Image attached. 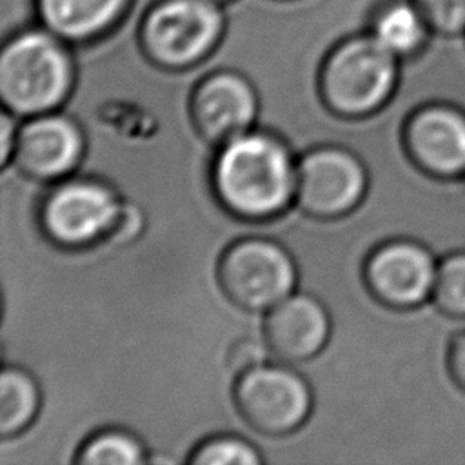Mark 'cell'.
<instances>
[{
  "mask_svg": "<svg viewBox=\"0 0 465 465\" xmlns=\"http://www.w3.org/2000/svg\"><path fill=\"white\" fill-rule=\"evenodd\" d=\"M396 76V54L374 35H360L329 53L320 71V93L332 113L360 118L389 100Z\"/></svg>",
  "mask_w": 465,
  "mask_h": 465,
  "instance_id": "3957f363",
  "label": "cell"
},
{
  "mask_svg": "<svg viewBox=\"0 0 465 465\" xmlns=\"http://www.w3.org/2000/svg\"><path fill=\"white\" fill-rule=\"evenodd\" d=\"M296 167L298 162L282 138L249 129L218 145L211 180L220 203L232 214L265 220L294 202Z\"/></svg>",
  "mask_w": 465,
  "mask_h": 465,
  "instance_id": "6da1fadb",
  "label": "cell"
},
{
  "mask_svg": "<svg viewBox=\"0 0 465 465\" xmlns=\"http://www.w3.org/2000/svg\"><path fill=\"white\" fill-rule=\"evenodd\" d=\"M450 367L456 380L465 389V334L460 336L450 351Z\"/></svg>",
  "mask_w": 465,
  "mask_h": 465,
  "instance_id": "cb8c5ba5",
  "label": "cell"
},
{
  "mask_svg": "<svg viewBox=\"0 0 465 465\" xmlns=\"http://www.w3.org/2000/svg\"><path fill=\"white\" fill-rule=\"evenodd\" d=\"M269 352V347L265 340H256L252 336H242L232 341V345L225 352V363L227 367L238 376L260 363L265 361V354Z\"/></svg>",
  "mask_w": 465,
  "mask_h": 465,
  "instance_id": "44dd1931",
  "label": "cell"
},
{
  "mask_svg": "<svg viewBox=\"0 0 465 465\" xmlns=\"http://www.w3.org/2000/svg\"><path fill=\"white\" fill-rule=\"evenodd\" d=\"M420 13L441 31L465 27V0H418Z\"/></svg>",
  "mask_w": 465,
  "mask_h": 465,
  "instance_id": "ffe728a7",
  "label": "cell"
},
{
  "mask_svg": "<svg viewBox=\"0 0 465 465\" xmlns=\"http://www.w3.org/2000/svg\"><path fill=\"white\" fill-rule=\"evenodd\" d=\"M142 225V214L138 209L122 203L120 214L116 218V223L109 234V238L113 240H129L133 234H136L140 231Z\"/></svg>",
  "mask_w": 465,
  "mask_h": 465,
  "instance_id": "7402d4cb",
  "label": "cell"
},
{
  "mask_svg": "<svg viewBox=\"0 0 465 465\" xmlns=\"http://www.w3.org/2000/svg\"><path fill=\"white\" fill-rule=\"evenodd\" d=\"M16 129L18 127H15V114H11L9 111L4 109V113L0 116V162H2V165H5L13 156Z\"/></svg>",
  "mask_w": 465,
  "mask_h": 465,
  "instance_id": "603a6c76",
  "label": "cell"
},
{
  "mask_svg": "<svg viewBox=\"0 0 465 465\" xmlns=\"http://www.w3.org/2000/svg\"><path fill=\"white\" fill-rule=\"evenodd\" d=\"M223 13L211 0H160L145 15L140 42L149 60L165 69L202 62L223 35Z\"/></svg>",
  "mask_w": 465,
  "mask_h": 465,
  "instance_id": "277c9868",
  "label": "cell"
},
{
  "mask_svg": "<svg viewBox=\"0 0 465 465\" xmlns=\"http://www.w3.org/2000/svg\"><path fill=\"white\" fill-rule=\"evenodd\" d=\"M367 191V171L349 149L322 145L307 151L296 167L294 203L320 220L352 213Z\"/></svg>",
  "mask_w": 465,
  "mask_h": 465,
  "instance_id": "ba28073f",
  "label": "cell"
},
{
  "mask_svg": "<svg viewBox=\"0 0 465 465\" xmlns=\"http://www.w3.org/2000/svg\"><path fill=\"white\" fill-rule=\"evenodd\" d=\"M405 145L412 160L432 174L465 173V114L445 105L416 111L405 127Z\"/></svg>",
  "mask_w": 465,
  "mask_h": 465,
  "instance_id": "4fadbf2b",
  "label": "cell"
},
{
  "mask_svg": "<svg viewBox=\"0 0 465 465\" xmlns=\"http://www.w3.org/2000/svg\"><path fill=\"white\" fill-rule=\"evenodd\" d=\"M298 282L291 252L269 238H243L223 251L218 283L238 307L252 312L272 309L294 292Z\"/></svg>",
  "mask_w": 465,
  "mask_h": 465,
  "instance_id": "5b68a950",
  "label": "cell"
},
{
  "mask_svg": "<svg viewBox=\"0 0 465 465\" xmlns=\"http://www.w3.org/2000/svg\"><path fill=\"white\" fill-rule=\"evenodd\" d=\"M258 107V94L245 76L218 71L194 87L189 100V116L198 134L218 147L252 129Z\"/></svg>",
  "mask_w": 465,
  "mask_h": 465,
  "instance_id": "30bf717a",
  "label": "cell"
},
{
  "mask_svg": "<svg viewBox=\"0 0 465 465\" xmlns=\"http://www.w3.org/2000/svg\"><path fill=\"white\" fill-rule=\"evenodd\" d=\"M211 2H216V4H222V2H227V0H211Z\"/></svg>",
  "mask_w": 465,
  "mask_h": 465,
  "instance_id": "d4e9b609",
  "label": "cell"
},
{
  "mask_svg": "<svg viewBox=\"0 0 465 465\" xmlns=\"http://www.w3.org/2000/svg\"><path fill=\"white\" fill-rule=\"evenodd\" d=\"M232 396L242 418L267 436L294 432L312 409L307 380L283 363L263 361L238 374Z\"/></svg>",
  "mask_w": 465,
  "mask_h": 465,
  "instance_id": "8992f818",
  "label": "cell"
},
{
  "mask_svg": "<svg viewBox=\"0 0 465 465\" xmlns=\"http://www.w3.org/2000/svg\"><path fill=\"white\" fill-rule=\"evenodd\" d=\"M434 298L450 314H465V254H452L438 265Z\"/></svg>",
  "mask_w": 465,
  "mask_h": 465,
  "instance_id": "d6986e66",
  "label": "cell"
},
{
  "mask_svg": "<svg viewBox=\"0 0 465 465\" xmlns=\"http://www.w3.org/2000/svg\"><path fill=\"white\" fill-rule=\"evenodd\" d=\"M372 35L396 56L409 54L423 42V15L409 4H392L378 13Z\"/></svg>",
  "mask_w": 465,
  "mask_h": 465,
  "instance_id": "2e32d148",
  "label": "cell"
},
{
  "mask_svg": "<svg viewBox=\"0 0 465 465\" xmlns=\"http://www.w3.org/2000/svg\"><path fill=\"white\" fill-rule=\"evenodd\" d=\"M69 42L44 29L13 35L0 53V96L15 116L56 111L74 85V62Z\"/></svg>",
  "mask_w": 465,
  "mask_h": 465,
  "instance_id": "7a4b0ae2",
  "label": "cell"
},
{
  "mask_svg": "<svg viewBox=\"0 0 465 465\" xmlns=\"http://www.w3.org/2000/svg\"><path fill=\"white\" fill-rule=\"evenodd\" d=\"M331 316L325 305L305 292H292L267 311L263 340L283 363L314 358L329 341Z\"/></svg>",
  "mask_w": 465,
  "mask_h": 465,
  "instance_id": "7c38bea8",
  "label": "cell"
},
{
  "mask_svg": "<svg viewBox=\"0 0 465 465\" xmlns=\"http://www.w3.org/2000/svg\"><path fill=\"white\" fill-rule=\"evenodd\" d=\"M147 461L142 441L125 430H102L93 434L78 449L80 465H140Z\"/></svg>",
  "mask_w": 465,
  "mask_h": 465,
  "instance_id": "e0dca14e",
  "label": "cell"
},
{
  "mask_svg": "<svg viewBox=\"0 0 465 465\" xmlns=\"http://www.w3.org/2000/svg\"><path fill=\"white\" fill-rule=\"evenodd\" d=\"M438 265L432 254L412 242H391L365 262L369 289L387 305L412 307L421 303L436 283Z\"/></svg>",
  "mask_w": 465,
  "mask_h": 465,
  "instance_id": "8fae6325",
  "label": "cell"
},
{
  "mask_svg": "<svg viewBox=\"0 0 465 465\" xmlns=\"http://www.w3.org/2000/svg\"><path fill=\"white\" fill-rule=\"evenodd\" d=\"M262 460V454L252 443L234 434L207 438L187 456V463L193 465H256Z\"/></svg>",
  "mask_w": 465,
  "mask_h": 465,
  "instance_id": "ac0fdd59",
  "label": "cell"
},
{
  "mask_svg": "<svg viewBox=\"0 0 465 465\" xmlns=\"http://www.w3.org/2000/svg\"><path fill=\"white\" fill-rule=\"evenodd\" d=\"M129 5L131 0H36L44 27L74 44L102 36Z\"/></svg>",
  "mask_w": 465,
  "mask_h": 465,
  "instance_id": "5bb4252c",
  "label": "cell"
},
{
  "mask_svg": "<svg viewBox=\"0 0 465 465\" xmlns=\"http://www.w3.org/2000/svg\"><path fill=\"white\" fill-rule=\"evenodd\" d=\"M36 380L20 367H4L0 376V434H20L35 420L40 409Z\"/></svg>",
  "mask_w": 465,
  "mask_h": 465,
  "instance_id": "9a60e30c",
  "label": "cell"
},
{
  "mask_svg": "<svg viewBox=\"0 0 465 465\" xmlns=\"http://www.w3.org/2000/svg\"><path fill=\"white\" fill-rule=\"evenodd\" d=\"M84 153V131L67 114L56 111L35 114L16 129L13 160L31 180H65L76 171Z\"/></svg>",
  "mask_w": 465,
  "mask_h": 465,
  "instance_id": "9c48e42d",
  "label": "cell"
},
{
  "mask_svg": "<svg viewBox=\"0 0 465 465\" xmlns=\"http://www.w3.org/2000/svg\"><path fill=\"white\" fill-rule=\"evenodd\" d=\"M122 202L100 180H60L40 207L44 232L62 247H87L109 238Z\"/></svg>",
  "mask_w": 465,
  "mask_h": 465,
  "instance_id": "52a82bcc",
  "label": "cell"
}]
</instances>
